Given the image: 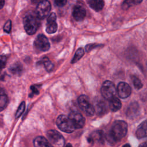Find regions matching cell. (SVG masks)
I'll list each match as a JSON object with an SVG mask.
<instances>
[{
    "instance_id": "cell-1",
    "label": "cell",
    "mask_w": 147,
    "mask_h": 147,
    "mask_svg": "<svg viewBox=\"0 0 147 147\" xmlns=\"http://www.w3.org/2000/svg\"><path fill=\"white\" fill-rule=\"evenodd\" d=\"M127 131V124L122 120H117L113 123L111 130L106 138L110 143H114L123 138Z\"/></svg>"
},
{
    "instance_id": "cell-2",
    "label": "cell",
    "mask_w": 147,
    "mask_h": 147,
    "mask_svg": "<svg viewBox=\"0 0 147 147\" xmlns=\"http://www.w3.org/2000/svg\"><path fill=\"white\" fill-rule=\"evenodd\" d=\"M39 19L36 14H28L24 17L23 19L24 26L28 34L32 35L36 32L40 24Z\"/></svg>"
},
{
    "instance_id": "cell-3",
    "label": "cell",
    "mask_w": 147,
    "mask_h": 147,
    "mask_svg": "<svg viewBox=\"0 0 147 147\" xmlns=\"http://www.w3.org/2000/svg\"><path fill=\"white\" fill-rule=\"evenodd\" d=\"M56 124L60 130L67 133H71L76 129L69 117L65 115H59L56 119Z\"/></svg>"
},
{
    "instance_id": "cell-4",
    "label": "cell",
    "mask_w": 147,
    "mask_h": 147,
    "mask_svg": "<svg viewBox=\"0 0 147 147\" xmlns=\"http://www.w3.org/2000/svg\"><path fill=\"white\" fill-rule=\"evenodd\" d=\"M47 137L52 147H64L65 140L59 131L50 130L47 132Z\"/></svg>"
},
{
    "instance_id": "cell-5",
    "label": "cell",
    "mask_w": 147,
    "mask_h": 147,
    "mask_svg": "<svg viewBox=\"0 0 147 147\" xmlns=\"http://www.w3.org/2000/svg\"><path fill=\"white\" fill-rule=\"evenodd\" d=\"M100 91L103 97L108 100L115 96L117 93V90L114 84L109 80H106L103 83Z\"/></svg>"
},
{
    "instance_id": "cell-6",
    "label": "cell",
    "mask_w": 147,
    "mask_h": 147,
    "mask_svg": "<svg viewBox=\"0 0 147 147\" xmlns=\"http://www.w3.org/2000/svg\"><path fill=\"white\" fill-rule=\"evenodd\" d=\"M78 102L79 107L87 115L92 116L95 111V108L92 104L90 103L88 98L85 95H82L79 96Z\"/></svg>"
},
{
    "instance_id": "cell-7",
    "label": "cell",
    "mask_w": 147,
    "mask_h": 147,
    "mask_svg": "<svg viewBox=\"0 0 147 147\" xmlns=\"http://www.w3.org/2000/svg\"><path fill=\"white\" fill-rule=\"evenodd\" d=\"M51 9V4L48 0H44L37 4L36 14L40 19L45 18L49 13Z\"/></svg>"
},
{
    "instance_id": "cell-8",
    "label": "cell",
    "mask_w": 147,
    "mask_h": 147,
    "mask_svg": "<svg viewBox=\"0 0 147 147\" xmlns=\"http://www.w3.org/2000/svg\"><path fill=\"white\" fill-rule=\"evenodd\" d=\"M34 47L36 49L39 51L45 52L49 49L50 44L45 36L39 34L34 41Z\"/></svg>"
},
{
    "instance_id": "cell-9",
    "label": "cell",
    "mask_w": 147,
    "mask_h": 147,
    "mask_svg": "<svg viewBox=\"0 0 147 147\" xmlns=\"http://www.w3.org/2000/svg\"><path fill=\"white\" fill-rule=\"evenodd\" d=\"M117 92L119 98L125 99L130 95L131 93V88L127 83L121 82L118 84Z\"/></svg>"
},
{
    "instance_id": "cell-10",
    "label": "cell",
    "mask_w": 147,
    "mask_h": 147,
    "mask_svg": "<svg viewBox=\"0 0 147 147\" xmlns=\"http://www.w3.org/2000/svg\"><path fill=\"white\" fill-rule=\"evenodd\" d=\"M68 117L72 121L76 129L82 128L85 123V119L83 115L78 112H71Z\"/></svg>"
},
{
    "instance_id": "cell-11",
    "label": "cell",
    "mask_w": 147,
    "mask_h": 147,
    "mask_svg": "<svg viewBox=\"0 0 147 147\" xmlns=\"http://www.w3.org/2000/svg\"><path fill=\"white\" fill-rule=\"evenodd\" d=\"M86 10L80 5H76L73 9L72 16L74 19L77 21L83 20L86 16Z\"/></svg>"
},
{
    "instance_id": "cell-12",
    "label": "cell",
    "mask_w": 147,
    "mask_h": 147,
    "mask_svg": "<svg viewBox=\"0 0 147 147\" xmlns=\"http://www.w3.org/2000/svg\"><path fill=\"white\" fill-rule=\"evenodd\" d=\"M104 134L102 130H96L93 131L88 137V141L90 143L99 142L103 143L104 141Z\"/></svg>"
},
{
    "instance_id": "cell-13",
    "label": "cell",
    "mask_w": 147,
    "mask_h": 147,
    "mask_svg": "<svg viewBox=\"0 0 147 147\" xmlns=\"http://www.w3.org/2000/svg\"><path fill=\"white\" fill-rule=\"evenodd\" d=\"M136 134L137 137L140 139L147 137V119L138 126Z\"/></svg>"
},
{
    "instance_id": "cell-14",
    "label": "cell",
    "mask_w": 147,
    "mask_h": 147,
    "mask_svg": "<svg viewBox=\"0 0 147 147\" xmlns=\"http://www.w3.org/2000/svg\"><path fill=\"white\" fill-rule=\"evenodd\" d=\"M34 147H52L49 141L42 136H38L33 141Z\"/></svg>"
},
{
    "instance_id": "cell-15",
    "label": "cell",
    "mask_w": 147,
    "mask_h": 147,
    "mask_svg": "<svg viewBox=\"0 0 147 147\" xmlns=\"http://www.w3.org/2000/svg\"><path fill=\"white\" fill-rule=\"evenodd\" d=\"M89 6L96 11L101 10L104 6L103 0H87Z\"/></svg>"
},
{
    "instance_id": "cell-16",
    "label": "cell",
    "mask_w": 147,
    "mask_h": 147,
    "mask_svg": "<svg viewBox=\"0 0 147 147\" xmlns=\"http://www.w3.org/2000/svg\"><path fill=\"white\" fill-rule=\"evenodd\" d=\"M109 101V106L111 111L115 112L119 110L121 108V106H122L121 102L117 97L114 96Z\"/></svg>"
},
{
    "instance_id": "cell-17",
    "label": "cell",
    "mask_w": 147,
    "mask_h": 147,
    "mask_svg": "<svg viewBox=\"0 0 147 147\" xmlns=\"http://www.w3.org/2000/svg\"><path fill=\"white\" fill-rule=\"evenodd\" d=\"M107 107L106 104L103 101H100L98 102L96 104L95 106L94 107L95 111L96 112V113L99 115H103L105 113H106L107 111Z\"/></svg>"
},
{
    "instance_id": "cell-18",
    "label": "cell",
    "mask_w": 147,
    "mask_h": 147,
    "mask_svg": "<svg viewBox=\"0 0 147 147\" xmlns=\"http://www.w3.org/2000/svg\"><path fill=\"white\" fill-rule=\"evenodd\" d=\"M9 71L14 75H20L22 72L23 67L20 63L17 62L14 63L10 67Z\"/></svg>"
},
{
    "instance_id": "cell-19",
    "label": "cell",
    "mask_w": 147,
    "mask_h": 147,
    "mask_svg": "<svg viewBox=\"0 0 147 147\" xmlns=\"http://www.w3.org/2000/svg\"><path fill=\"white\" fill-rule=\"evenodd\" d=\"M38 64H42L48 72L51 71L53 68V63L47 57L42 58L40 61H38Z\"/></svg>"
},
{
    "instance_id": "cell-20",
    "label": "cell",
    "mask_w": 147,
    "mask_h": 147,
    "mask_svg": "<svg viewBox=\"0 0 147 147\" xmlns=\"http://www.w3.org/2000/svg\"><path fill=\"white\" fill-rule=\"evenodd\" d=\"M8 103V98L6 94L0 91V111L5 109Z\"/></svg>"
},
{
    "instance_id": "cell-21",
    "label": "cell",
    "mask_w": 147,
    "mask_h": 147,
    "mask_svg": "<svg viewBox=\"0 0 147 147\" xmlns=\"http://www.w3.org/2000/svg\"><path fill=\"white\" fill-rule=\"evenodd\" d=\"M142 0H125L122 5V8L126 10L131 6L140 3Z\"/></svg>"
},
{
    "instance_id": "cell-22",
    "label": "cell",
    "mask_w": 147,
    "mask_h": 147,
    "mask_svg": "<svg viewBox=\"0 0 147 147\" xmlns=\"http://www.w3.org/2000/svg\"><path fill=\"white\" fill-rule=\"evenodd\" d=\"M138 110V105L137 103H132L129 107H128L127 111V115L129 117L134 116L137 114Z\"/></svg>"
},
{
    "instance_id": "cell-23",
    "label": "cell",
    "mask_w": 147,
    "mask_h": 147,
    "mask_svg": "<svg viewBox=\"0 0 147 147\" xmlns=\"http://www.w3.org/2000/svg\"><path fill=\"white\" fill-rule=\"evenodd\" d=\"M57 25L56 21L52 22H47V27H46V32L49 34L54 33L57 31Z\"/></svg>"
},
{
    "instance_id": "cell-24",
    "label": "cell",
    "mask_w": 147,
    "mask_h": 147,
    "mask_svg": "<svg viewBox=\"0 0 147 147\" xmlns=\"http://www.w3.org/2000/svg\"><path fill=\"white\" fill-rule=\"evenodd\" d=\"M84 51L83 48H79V49H78L77 51H76L75 55H74V57L72 58L71 63L72 64L76 63L78 60H79L82 58V57L84 55Z\"/></svg>"
},
{
    "instance_id": "cell-25",
    "label": "cell",
    "mask_w": 147,
    "mask_h": 147,
    "mask_svg": "<svg viewBox=\"0 0 147 147\" xmlns=\"http://www.w3.org/2000/svg\"><path fill=\"white\" fill-rule=\"evenodd\" d=\"M131 80H132V82L133 83V85H134L135 88L139 90L142 87L143 84H142L141 81L140 80V79L138 77L133 75L131 76Z\"/></svg>"
},
{
    "instance_id": "cell-26",
    "label": "cell",
    "mask_w": 147,
    "mask_h": 147,
    "mask_svg": "<svg viewBox=\"0 0 147 147\" xmlns=\"http://www.w3.org/2000/svg\"><path fill=\"white\" fill-rule=\"evenodd\" d=\"M25 109V102H22L21 103V104L20 105V106L17 109V110L16 111V115H15L16 118H17L20 117L22 115V114L24 113Z\"/></svg>"
},
{
    "instance_id": "cell-27",
    "label": "cell",
    "mask_w": 147,
    "mask_h": 147,
    "mask_svg": "<svg viewBox=\"0 0 147 147\" xmlns=\"http://www.w3.org/2000/svg\"><path fill=\"white\" fill-rule=\"evenodd\" d=\"M11 21L10 20H8L5 24L3 26V30L7 33H9L11 32Z\"/></svg>"
},
{
    "instance_id": "cell-28",
    "label": "cell",
    "mask_w": 147,
    "mask_h": 147,
    "mask_svg": "<svg viewBox=\"0 0 147 147\" xmlns=\"http://www.w3.org/2000/svg\"><path fill=\"white\" fill-rule=\"evenodd\" d=\"M7 57L4 55H0V71L5 67Z\"/></svg>"
},
{
    "instance_id": "cell-29",
    "label": "cell",
    "mask_w": 147,
    "mask_h": 147,
    "mask_svg": "<svg viewBox=\"0 0 147 147\" xmlns=\"http://www.w3.org/2000/svg\"><path fill=\"white\" fill-rule=\"evenodd\" d=\"M100 45H101L100 44H90L86 46L85 49L87 52H89L92 49H93L94 48H97L98 47H100Z\"/></svg>"
},
{
    "instance_id": "cell-30",
    "label": "cell",
    "mask_w": 147,
    "mask_h": 147,
    "mask_svg": "<svg viewBox=\"0 0 147 147\" xmlns=\"http://www.w3.org/2000/svg\"><path fill=\"white\" fill-rule=\"evenodd\" d=\"M30 89H31V91H32V92L29 95V96H30V97H32L34 94L37 95L39 93V91H38L37 86H32L30 87Z\"/></svg>"
},
{
    "instance_id": "cell-31",
    "label": "cell",
    "mask_w": 147,
    "mask_h": 147,
    "mask_svg": "<svg viewBox=\"0 0 147 147\" xmlns=\"http://www.w3.org/2000/svg\"><path fill=\"white\" fill-rule=\"evenodd\" d=\"M67 0H55V3L59 7H63L67 3Z\"/></svg>"
},
{
    "instance_id": "cell-32",
    "label": "cell",
    "mask_w": 147,
    "mask_h": 147,
    "mask_svg": "<svg viewBox=\"0 0 147 147\" xmlns=\"http://www.w3.org/2000/svg\"><path fill=\"white\" fill-rule=\"evenodd\" d=\"M56 21V15L55 13H52L50 14L47 18V22H52Z\"/></svg>"
},
{
    "instance_id": "cell-33",
    "label": "cell",
    "mask_w": 147,
    "mask_h": 147,
    "mask_svg": "<svg viewBox=\"0 0 147 147\" xmlns=\"http://www.w3.org/2000/svg\"><path fill=\"white\" fill-rule=\"evenodd\" d=\"M31 1L33 4H38L40 2H42L44 0H31Z\"/></svg>"
},
{
    "instance_id": "cell-34",
    "label": "cell",
    "mask_w": 147,
    "mask_h": 147,
    "mask_svg": "<svg viewBox=\"0 0 147 147\" xmlns=\"http://www.w3.org/2000/svg\"><path fill=\"white\" fill-rule=\"evenodd\" d=\"M5 4V0H0V9H2Z\"/></svg>"
},
{
    "instance_id": "cell-35",
    "label": "cell",
    "mask_w": 147,
    "mask_h": 147,
    "mask_svg": "<svg viewBox=\"0 0 147 147\" xmlns=\"http://www.w3.org/2000/svg\"><path fill=\"white\" fill-rule=\"evenodd\" d=\"M138 147H147V142H145L140 145Z\"/></svg>"
},
{
    "instance_id": "cell-36",
    "label": "cell",
    "mask_w": 147,
    "mask_h": 147,
    "mask_svg": "<svg viewBox=\"0 0 147 147\" xmlns=\"http://www.w3.org/2000/svg\"><path fill=\"white\" fill-rule=\"evenodd\" d=\"M122 147H131V146L129 144H126L124 145H123Z\"/></svg>"
},
{
    "instance_id": "cell-37",
    "label": "cell",
    "mask_w": 147,
    "mask_h": 147,
    "mask_svg": "<svg viewBox=\"0 0 147 147\" xmlns=\"http://www.w3.org/2000/svg\"><path fill=\"white\" fill-rule=\"evenodd\" d=\"M65 147H72V145L71 144H67L65 146Z\"/></svg>"
},
{
    "instance_id": "cell-38",
    "label": "cell",
    "mask_w": 147,
    "mask_h": 147,
    "mask_svg": "<svg viewBox=\"0 0 147 147\" xmlns=\"http://www.w3.org/2000/svg\"><path fill=\"white\" fill-rule=\"evenodd\" d=\"M146 69H147V61H146Z\"/></svg>"
}]
</instances>
